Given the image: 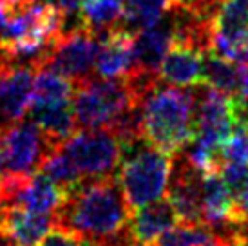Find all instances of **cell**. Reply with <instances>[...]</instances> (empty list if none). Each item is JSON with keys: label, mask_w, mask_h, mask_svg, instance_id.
I'll list each match as a JSON object with an SVG mask.
<instances>
[{"label": "cell", "mask_w": 248, "mask_h": 246, "mask_svg": "<svg viewBox=\"0 0 248 246\" xmlns=\"http://www.w3.org/2000/svg\"><path fill=\"white\" fill-rule=\"evenodd\" d=\"M214 33L227 38L248 34V0H225L214 16Z\"/></svg>", "instance_id": "obj_21"}, {"label": "cell", "mask_w": 248, "mask_h": 246, "mask_svg": "<svg viewBox=\"0 0 248 246\" xmlns=\"http://www.w3.org/2000/svg\"><path fill=\"white\" fill-rule=\"evenodd\" d=\"M29 120L38 125V129L47 136L53 145H62L76 130L73 102L36 103L29 105Z\"/></svg>", "instance_id": "obj_12"}, {"label": "cell", "mask_w": 248, "mask_h": 246, "mask_svg": "<svg viewBox=\"0 0 248 246\" xmlns=\"http://www.w3.org/2000/svg\"><path fill=\"white\" fill-rule=\"evenodd\" d=\"M201 83L221 91L225 94H237V91H239V65L235 62L216 55L214 51H208L203 55Z\"/></svg>", "instance_id": "obj_17"}, {"label": "cell", "mask_w": 248, "mask_h": 246, "mask_svg": "<svg viewBox=\"0 0 248 246\" xmlns=\"http://www.w3.org/2000/svg\"><path fill=\"white\" fill-rule=\"evenodd\" d=\"M36 69L16 62L0 73V129L24 120L33 98Z\"/></svg>", "instance_id": "obj_7"}, {"label": "cell", "mask_w": 248, "mask_h": 246, "mask_svg": "<svg viewBox=\"0 0 248 246\" xmlns=\"http://www.w3.org/2000/svg\"><path fill=\"white\" fill-rule=\"evenodd\" d=\"M120 145L122 159L116 176L132 210L165 198L172 156L154 147L145 136L125 139Z\"/></svg>", "instance_id": "obj_3"}, {"label": "cell", "mask_w": 248, "mask_h": 246, "mask_svg": "<svg viewBox=\"0 0 248 246\" xmlns=\"http://www.w3.org/2000/svg\"><path fill=\"white\" fill-rule=\"evenodd\" d=\"M85 241L78 233L71 232L62 226H53L44 237H42L36 246H83Z\"/></svg>", "instance_id": "obj_23"}, {"label": "cell", "mask_w": 248, "mask_h": 246, "mask_svg": "<svg viewBox=\"0 0 248 246\" xmlns=\"http://www.w3.org/2000/svg\"><path fill=\"white\" fill-rule=\"evenodd\" d=\"M62 149L69 154L83 179L116 176L122 159V145L110 129L76 130L63 141Z\"/></svg>", "instance_id": "obj_5"}, {"label": "cell", "mask_w": 248, "mask_h": 246, "mask_svg": "<svg viewBox=\"0 0 248 246\" xmlns=\"http://www.w3.org/2000/svg\"><path fill=\"white\" fill-rule=\"evenodd\" d=\"M245 129H247V134H248V123H247V127H245Z\"/></svg>", "instance_id": "obj_28"}, {"label": "cell", "mask_w": 248, "mask_h": 246, "mask_svg": "<svg viewBox=\"0 0 248 246\" xmlns=\"http://www.w3.org/2000/svg\"><path fill=\"white\" fill-rule=\"evenodd\" d=\"M140 103L132 96L125 78H100L91 76L76 83L73 92L76 129H110L124 112Z\"/></svg>", "instance_id": "obj_4"}, {"label": "cell", "mask_w": 248, "mask_h": 246, "mask_svg": "<svg viewBox=\"0 0 248 246\" xmlns=\"http://www.w3.org/2000/svg\"><path fill=\"white\" fill-rule=\"evenodd\" d=\"M38 172H42L44 176H47L53 183H56L62 188L65 194H69L71 190H75L78 184L85 181L80 170L76 169V165L73 163V159L69 154L63 151L62 145L55 147L49 152L47 156L44 157Z\"/></svg>", "instance_id": "obj_19"}, {"label": "cell", "mask_w": 248, "mask_h": 246, "mask_svg": "<svg viewBox=\"0 0 248 246\" xmlns=\"http://www.w3.org/2000/svg\"><path fill=\"white\" fill-rule=\"evenodd\" d=\"M194 89L159 80L141 102L143 136L154 147L174 156L196 136Z\"/></svg>", "instance_id": "obj_2"}, {"label": "cell", "mask_w": 248, "mask_h": 246, "mask_svg": "<svg viewBox=\"0 0 248 246\" xmlns=\"http://www.w3.org/2000/svg\"><path fill=\"white\" fill-rule=\"evenodd\" d=\"M203 53L172 42L159 65V78L165 83L178 87H192L201 83Z\"/></svg>", "instance_id": "obj_11"}, {"label": "cell", "mask_w": 248, "mask_h": 246, "mask_svg": "<svg viewBox=\"0 0 248 246\" xmlns=\"http://www.w3.org/2000/svg\"><path fill=\"white\" fill-rule=\"evenodd\" d=\"M100 38L89 29L78 28L75 31L63 33L49 49L38 69H51L67 80L80 83L94 76V60H96Z\"/></svg>", "instance_id": "obj_6"}, {"label": "cell", "mask_w": 248, "mask_h": 246, "mask_svg": "<svg viewBox=\"0 0 248 246\" xmlns=\"http://www.w3.org/2000/svg\"><path fill=\"white\" fill-rule=\"evenodd\" d=\"M132 208L127 203L118 176L85 179L65 196L53 214L55 226L78 233L83 241L100 245L125 230L131 223Z\"/></svg>", "instance_id": "obj_1"}, {"label": "cell", "mask_w": 248, "mask_h": 246, "mask_svg": "<svg viewBox=\"0 0 248 246\" xmlns=\"http://www.w3.org/2000/svg\"><path fill=\"white\" fill-rule=\"evenodd\" d=\"M232 194L228 190L225 179L219 172L205 174L201 179V214H203V225L210 228L232 223Z\"/></svg>", "instance_id": "obj_14"}, {"label": "cell", "mask_w": 248, "mask_h": 246, "mask_svg": "<svg viewBox=\"0 0 248 246\" xmlns=\"http://www.w3.org/2000/svg\"><path fill=\"white\" fill-rule=\"evenodd\" d=\"M223 163H248V134L247 129L235 125L234 132L221 145Z\"/></svg>", "instance_id": "obj_22"}, {"label": "cell", "mask_w": 248, "mask_h": 246, "mask_svg": "<svg viewBox=\"0 0 248 246\" xmlns=\"http://www.w3.org/2000/svg\"><path fill=\"white\" fill-rule=\"evenodd\" d=\"M174 42V22L170 13L156 22L151 28L141 29L134 34V60L136 67L151 73H159V65L167 51Z\"/></svg>", "instance_id": "obj_10"}, {"label": "cell", "mask_w": 248, "mask_h": 246, "mask_svg": "<svg viewBox=\"0 0 248 246\" xmlns=\"http://www.w3.org/2000/svg\"><path fill=\"white\" fill-rule=\"evenodd\" d=\"M82 20L91 33L98 38L114 31L124 15V0H85L82 9Z\"/></svg>", "instance_id": "obj_18"}, {"label": "cell", "mask_w": 248, "mask_h": 246, "mask_svg": "<svg viewBox=\"0 0 248 246\" xmlns=\"http://www.w3.org/2000/svg\"><path fill=\"white\" fill-rule=\"evenodd\" d=\"M237 96H241L243 100L248 102V63L239 65V91Z\"/></svg>", "instance_id": "obj_26"}, {"label": "cell", "mask_w": 248, "mask_h": 246, "mask_svg": "<svg viewBox=\"0 0 248 246\" xmlns=\"http://www.w3.org/2000/svg\"><path fill=\"white\" fill-rule=\"evenodd\" d=\"M73 92H75V83L67 80L65 76L58 75L51 69H36L31 102H73Z\"/></svg>", "instance_id": "obj_20"}, {"label": "cell", "mask_w": 248, "mask_h": 246, "mask_svg": "<svg viewBox=\"0 0 248 246\" xmlns=\"http://www.w3.org/2000/svg\"><path fill=\"white\" fill-rule=\"evenodd\" d=\"M65 196L67 194L56 183H53L47 176H44L42 172H35L33 176H29L26 179V183L22 184L13 206H20V208H26L31 212L53 215L65 201Z\"/></svg>", "instance_id": "obj_15"}, {"label": "cell", "mask_w": 248, "mask_h": 246, "mask_svg": "<svg viewBox=\"0 0 248 246\" xmlns=\"http://www.w3.org/2000/svg\"><path fill=\"white\" fill-rule=\"evenodd\" d=\"M83 246H94V245H93V243H89V241H85V243H83Z\"/></svg>", "instance_id": "obj_27"}, {"label": "cell", "mask_w": 248, "mask_h": 246, "mask_svg": "<svg viewBox=\"0 0 248 246\" xmlns=\"http://www.w3.org/2000/svg\"><path fill=\"white\" fill-rule=\"evenodd\" d=\"M53 226L51 214L31 212L20 206L0 208V235L11 246H36Z\"/></svg>", "instance_id": "obj_8"}, {"label": "cell", "mask_w": 248, "mask_h": 246, "mask_svg": "<svg viewBox=\"0 0 248 246\" xmlns=\"http://www.w3.org/2000/svg\"><path fill=\"white\" fill-rule=\"evenodd\" d=\"M176 225H178V215L167 198L136 208L129 223L132 235L145 245H151L161 233H165Z\"/></svg>", "instance_id": "obj_13"}, {"label": "cell", "mask_w": 248, "mask_h": 246, "mask_svg": "<svg viewBox=\"0 0 248 246\" xmlns=\"http://www.w3.org/2000/svg\"><path fill=\"white\" fill-rule=\"evenodd\" d=\"M149 246H186L181 233H179L178 226H174L170 230H167L165 233H161L158 239L152 241Z\"/></svg>", "instance_id": "obj_24"}, {"label": "cell", "mask_w": 248, "mask_h": 246, "mask_svg": "<svg viewBox=\"0 0 248 246\" xmlns=\"http://www.w3.org/2000/svg\"><path fill=\"white\" fill-rule=\"evenodd\" d=\"M174 0H124V15L116 29L136 34L159 22L172 7Z\"/></svg>", "instance_id": "obj_16"}, {"label": "cell", "mask_w": 248, "mask_h": 246, "mask_svg": "<svg viewBox=\"0 0 248 246\" xmlns=\"http://www.w3.org/2000/svg\"><path fill=\"white\" fill-rule=\"evenodd\" d=\"M83 2H85V0H55V4L60 7V11H62L63 15L80 13Z\"/></svg>", "instance_id": "obj_25"}, {"label": "cell", "mask_w": 248, "mask_h": 246, "mask_svg": "<svg viewBox=\"0 0 248 246\" xmlns=\"http://www.w3.org/2000/svg\"><path fill=\"white\" fill-rule=\"evenodd\" d=\"M134 67V34L114 29L100 38L94 60V75L109 80L124 78Z\"/></svg>", "instance_id": "obj_9"}]
</instances>
